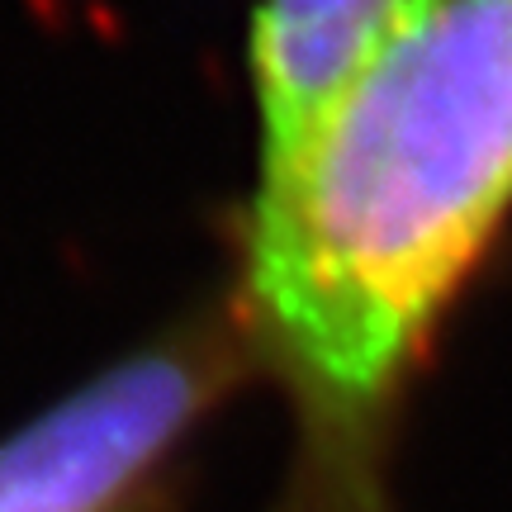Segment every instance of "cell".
<instances>
[{
    "label": "cell",
    "instance_id": "6da1fadb",
    "mask_svg": "<svg viewBox=\"0 0 512 512\" xmlns=\"http://www.w3.org/2000/svg\"><path fill=\"white\" fill-rule=\"evenodd\" d=\"M512 214V0H418L261 162L242 337L294 418L285 512H394V422Z\"/></svg>",
    "mask_w": 512,
    "mask_h": 512
},
{
    "label": "cell",
    "instance_id": "7a4b0ae2",
    "mask_svg": "<svg viewBox=\"0 0 512 512\" xmlns=\"http://www.w3.org/2000/svg\"><path fill=\"white\" fill-rule=\"evenodd\" d=\"M247 337L195 328L128 356L0 446V512H119L219 399Z\"/></svg>",
    "mask_w": 512,
    "mask_h": 512
},
{
    "label": "cell",
    "instance_id": "3957f363",
    "mask_svg": "<svg viewBox=\"0 0 512 512\" xmlns=\"http://www.w3.org/2000/svg\"><path fill=\"white\" fill-rule=\"evenodd\" d=\"M413 10L418 0H261L247 38L261 162L328 110Z\"/></svg>",
    "mask_w": 512,
    "mask_h": 512
}]
</instances>
